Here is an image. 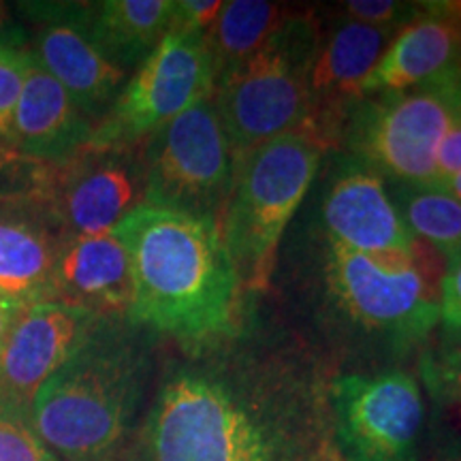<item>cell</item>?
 Returning a JSON list of instances; mask_svg holds the SVG:
<instances>
[{
    "mask_svg": "<svg viewBox=\"0 0 461 461\" xmlns=\"http://www.w3.org/2000/svg\"><path fill=\"white\" fill-rule=\"evenodd\" d=\"M330 383L299 350L240 333L165 374L137 461H342Z\"/></svg>",
    "mask_w": 461,
    "mask_h": 461,
    "instance_id": "cell-1",
    "label": "cell"
},
{
    "mask_svg": "<svg viewBox=\"0 0 461 461\" xmlns=\"http://www.w3.org/2000/svg\"><path fill=\"white\" fill-rule=\"evenodd\" d=\"M113 233L132 269V327L173 338L193 355L244 330L241 278L216 218L143 203Z\"/></svg>",
    "mask_w": 461,
    "mask_h": 461,
    "instance_id": "cell-2",
    "label": "cell"
},
{
    "mask_svg": "<svg viewBox=\"0 0 461 461\" xmlns=\"http://www.w3.org/2000/svg\"><path fill=\"white\" fill-rule=\"evenodd\" d=\"M131 330L103 319L34 397L28 423L58 461L122 455L149 376L148 346Z\"/></svg>",
    "mask_w": 461,
    "mask_h": 461,
    "instance_id": "cell-3",
    "label": "cell"
},
{
    "mask_svg": "<svg viewBox=\"0 0 461 461\" xmlns=\"http://www.w3.org/2000/svg\"><path fill=\"white\" fill-rule=\"evenodd\" d=\"M325 146L286 132L240 154L221 230L248 293L267 291L282 235L321 169Z\"/></svg>",
    "mask_w": 461,
    "mask_h": 461,
    "instance_id": "cell-4",
    "label": "cell"
},
{
    "mask_svg": "<svg viewBox=\"0 0 461 461\" xmlns=\"http://www.w3.org/2000/svg\"><path fill=\"white\" fill-rule=\"evenodd\" d=\"M319 43L312 14L291 11L261 50L216 79L212 101L238 157L286 132H303Z\"/></svg>",
    "mask_w": 461,
    "mask_h": 461,
    "instance_id": "cell-5",
    "label": "cell"
},
{
    "mask_svg": "<svg viewBox=\"0 0 461 461\" xmlns=\"http://www.w3.org/2000/svg\"><path fill=\"white\" fill-rule=\"evenodd\" d=\"M342 112L348 157L372 167L384 182L434 186L438 146L461 113V75L361 96L344 103Z\"/></svg>",
    "mask_w": 461,
    "mask_h": 461,
    "instance_id": "cell-6",
    "label": "cell"
},
{
    "mask_svg": "<svg viewBox=\"0 0 461 461\" xmlns=\"http://www.w3.org/2000/svg\"><path fill=\"white\" fill-rule=\"evenodd\" d=\"M417 255H363L327 241L325 282L333 303L363 331L397 348L419 346L440 325V280Z\"/></svg>",
    "mask_w": 461,
    "mask_h": 461,
    "instance_id": "cell-7",
    "label": "cell"
},
{
    "mask_svg": "<svg viewBox=\"0 0 461 461\" xmlns=\"http://www.w3.org/2000/svg\"><path fill=\"white\" fill-rule=\"evenodd\" d=\"M20 199L62 238L109 233L146 201L141 148H82L60 163L32 160Z\"/></svg>",
    "mask_w": 461,
    "mask_h": 461,
    "instance_id": "cell-8",
    "label": "cell"
},
{
    "mask_svg": "<svg viewBox=\"0 0 461 461\" xmlns=\"http://www.w3.org/2000/svg\"><path fill=\"white\" fill-rule=\"evenodd\" d=\"M143 143V203L210 216L221 224L233 186L238 152L212 96L194 103Z\"/></svg>",
    "mask_w": 461,
    "mask_h": 461,
    "instance_id": "cell-9",
    "label": "cell"
},
{
    "mask_svg": "<svg viewBox=\"0 0 461 461\" xmlns=\"http://www.w3.org/2000/svg\"><path fill=\"white\" fill-rule=\"evenodd\" d=\"M203 34L169 32L95 124L88 148H137L160 126L214 95Z\"/></svg>",
    "mask_w": 461,
    "mask_h": 461,
    "instance_id": "cell-10",
    "label": "cell"
},
{
    "mask_svg": "<svg viewBox=\"0 0 461 461\" xmlns=\"http://www.w3.org/2000/svg\"><path fill=\"white\" fill-rule=\"evenodd\" d=\"M330 406L342 461L417 459L425 402L419 383L408 372L331 378Z\"/></svg>",
    "mask_w": 461,
    "mask_h": 461,
    "instance_id": "cell-11",
    "label": "cell"
},
{
    "mask_svg": "<svg viewBox=\"0 0 461 461\" xmlns=\"http://www.w3.org/2000/svg\"><path fill=\"white\" fill-rule=\"evenodd\" d=\"M103 319L60 302L28 305L0 353V411L28 417L51 374Z\"/></svg>",
    "mask_w": 461,
    "mask_h": 461,
    "instance_id": "cell-12",
    "label": "cell"
},
{
    "mask_svg": "<svg viewBox=\"0 0 461 461\" xmlns=\"http://www.w3.org/2000/svg\"><path fill=\"white\" fill-rule=\"evenodd\" d=\"M321 218L327 241L346 250L412 257L423 246L403 224L387 182L353 157L339 160Z\"/></svg>",
    "mask_w": 461,
    "mask_h": 461,
    "instance_id": "cell-13",
    "label": "cell"
},
{
    "mask_svg": "<svg viewBox=\"0 0 461 461\" xmlns=\"http://www.w3.org/2000/svg\"><path fill=\"white\" fill-rule=\"evenodd\" d=\"M24 7L43 17L31 48L32 58L96 124L124 88L126 73L109 62L79 26L82 3H37Z\"/></svg>",
    "mask_w": 461,
    "mask_h": 461,
    "instance_id": "cell-14",
    "label": "cell"
},
{
    "mask_svg": "<svg viewBox=\"0 0 461 461\" xmlns=\"http://www.w3.org/2000/svg\"><path fill=\"white\" fill-rule=\"evenodd\" d=\"M425 14L397 32L353 99L448 82L461 75V32L447 3H425Z\"/></svg>",
    "mask_w": 461,
    "mask_h": 461,
    "instance_id": "cell-15",
    "label": "cell"
},
{
    "mask_svg": "<svg viewBox=\"0 0 461 461\" xmlns=\"http://www.w3.org/2000/svg\"><path fill=\"white\" fill-rule=\"evenodd\" d=\"M54 302L82 308L99 319L120 321L129 316L131 258L113 230L62 240L54 276Z\"/></svg>",
    "mask_w": 461,
    "mask_h": 461,
    "instance_id": "cell-16",
    "label": "cell"
},
{
    "mask_svg": "<svg viewBox=\"0 0 461 461\" xmlns=\"http://www.w3.org/2000/svg\"><path fill=\"white\" fill-rule=\"evenodd\" d=\"M92 131L95 122L31 56L14 120L17 154L45 163H60L88 146Z\"/></svg>",
    "mask_w": 461,
    "mask_h": 461,
    "instance_id": "cell-17",
    "label": "cell"
},
{
    "mask_svg": "<svg viewBox=\"0 0 461 461\" xmlns=\"http://www.w3.org/2000/svg\"><path fill=\"white\" fill-rule=\"evenodd\" d=\"M176 0H103L82 3L79 26L95 48L129 75L169 34Z\"/></svg>",
    "mask_w": 461,
    "mask_h": 461,
    "instance_id": "cell-18",
    "label": "cell"
},
{
    "mask_svg": "<svg viewBox=\"0 0 461 461\" xmlns=\"http://www.w3.org/2000/svg\"><path fill=\"white\" fill-rule=\"evenodd\" d=\"M62 235L34 214H0V288L22 303L54 302Z\"/></svg>",
    "mask_w": 461,
    "mask_h": 461,
    "instance_id": "cell-19",
    "label": "cell"
},
{
    "mask_svg": "<svg viewBox=\"0 0 461 461\" xmlns=\"http://www.w3.org/2000/svg\"><path fill=\"white\" fill-rule=\"evenodd\" d=\"M400 31L391 28H372L357 22L344 20L331 28L325 39L321 37L319 51L312 67V118L319 107H330L331 101L339 96V103L353 101L355 90L376 62L383 58L384 51ZM310 122V120H308Z\"/></svg>",
    "mask_w": 461,
    "mask_h": 461,
    "instance_id": "cell-20",
    "label": "cell"
},
{
    "mask_svg": "<svg viewBox=\"0 0 461 461\" xmlns=\"http://www.w3.org/2000/svg\"><path fill=\"white\" fill-rule=\"evenodd\" d=\"M291 11L265 0H227L214 24L203 34L207 56L214 68V77L240 67L261 50L269 34L282 24ZM216 84V82H214Z\"/></svg>",
    "mask_w": 461,
    "mask_h": 461,
    "instance_id": "cell-21",
    "label": "cell"
},
{
    "mask_svg": "<svg viewBox=\"0 0 461 461\" xmlns=\"http://www.w3.org/2000/svg\"><path fill=\"white\" fill-rule=\"evenodd\" d=\"M389 194L403 224L420 244L453 261L461 255V201L438 186L387 182Z\"/></svg>",
    "mask_w": 461,
    "mask_h": 461,
    "instance_id": "cell-22",
    "label": "cell"
},
{
    "mask_svg": "<svg viewBox=\"0 0 461 461\" xmlns=\"http://www.w3.org/2000/svg\"><path fill=\"white\" fill-rule=\"evenodd\" d=\"M420 378L431 400L461 417V331L438 338L420 357Z\"/></svg>",
    "mask_w": 461,
    "mask_h": 461,
    "instance_id": "cell-23",
    "label": "cell"
},
{
    "mask_svg": "<svg viewBox=\"0 0 461 461\" xmlns=\"http://www.w3.org/2000/svg\"><path fill=\"white\" fill-rule=\"evenodd\" d=\"M31 56V48L26 45L22 31L0 43V143H7L11 148H14L15 109L24 88Z\"/></svg>",
    "mask_w": 461,
    "mask_h": 461,
    "instance_id": "cell-24",
    "label": "cell"
},
{
    "mask_svg": "<svg viewBox=\"0 0 461 461\" xmlns=\"http://www.w3.org/2000/svg\"><path fill=\"white\" fill-rule=\"evenodd\" d=\"M344 20L372 28L402 31L425 14V3H400V0H346L338 5Z\"/></svg>",
    "mask_w": 461,
    "mask_h": 461,
    "instance_id": "cell-25",
    "label": "cell"
},
{
    "mask_svg": "<svg viewBox=\"0 0 461 461\" xmlns=\"http://www.w3.org/2000/svg\"><path fill=\"white\" fill-rule=\"evenodd\" d=\"M0 461H58L34 434L28 417L0 411Z\"/></svg>",
    "mask_w": 461,
    "mask_h": 461,
    "instance_id": "cell-26",
    "label": "cell"
},
{
    "mask_svg": "<svg viewBox=\"0 0 461 461\" xmlns=\"http://www.w3.org/2000/svg\"><path fill=\"white\" fill-rule=\"evenodd\" d=\"M224 0H176L169 32L205 34L221 14Z\"/></svg>",
    "mask_w": 461,
    "mask_h": 461,
    "instance_id": "cell-27",
    "label": "cell"
},
{
    "mask_svg": "<svg viewBox=\"0 0 461 461\" xmlns=\"http://www.w3.org/2000/svg\"><path fill=\"white\" fill-rule=\"evenodd\" d=\"M442 331H461V255L447 263L440 280Z\"/></svg>",
    "mask_w": 461,
    "mask_h": 461,
    "instance_id": "cell-28",
    "label": "cell"
},
{
    "mask_svg": "<svg viewBox=\"0 0 461 461\" xmlns=\"http://www.w3.org/2000/svg\"><path fill=\"white\" fill-rule=\"evenodd\" d=\"M461 173V113L448 126L447 135L442 137L436 154V182L447 180V177Z\"/></svg>",
    "mask_w": 461,
    "mask_h": 461,
    "instance_id": "cell-29",
    "label": "cell"
},
{
    "mask_svg": "<svg viewBox=\"0 0 461 461\" xmlns=\"http://www.w3.org/2000/svg\"><path fill=\"white\" fill-rule=\"evenodd\" d=\"M26 308V303H22L20 299H15L14 295H9V293H5L3 288H0V353H3L5 346H7L11 331L15 330L17 321L22 319Z\"/></svg>",
    "mask_w": 461,
    "mask_h": 461,
    "instance_id": "cell-30",
    "label": "cell"
},
{
    "mask_svg": "<svg viewBox=\"0 0 461 461\" xmlns=\"http://www.w3.org/2000/svg\"><path fill=\"white\" fill-rule=\"evenodd\" d=\"M20 31V28H14L9 24V11L5 7L3 3H0V43L7 41L9 37H14V34Z\"/></svg>",
    "mask_w": 461,
    "mask_h": 461,
    "instance_id": "cell-31",
    "label": "cell"
},
{
    "mask_svg": "<svg viewBox=\"0 0 461 461\" xmlns=\"http://www.w3.org/2000/svg\"><path fill=\"white\" fill-rule=\"evenodd\" d=\"M436 186L438 188H445L447 193H451L453 197H457L461 201V173H455V176L447 177V180L438 182Z\"/></svg>",
    "mask_w": 461,
    "mask_h": 461,
    "instance_id": "cell-32",
    "label": "cell"
},
{
    "mask_svg": "<svg viewBox=\"0 0 461 461\" xmlns=\"http://www.w3.org/2000/svg\"><path fill=\"white\" fill-rule=\"evenodd\" d=\"M447 9L453 14L455 22H457V26H459V32H461V0H457V3H447Z\"/></svg>",
    "mask_w": 461,
    "mask_h": 461,
    "instance_id": "cell-33",
    "label": "cell"
}]
</instances>
